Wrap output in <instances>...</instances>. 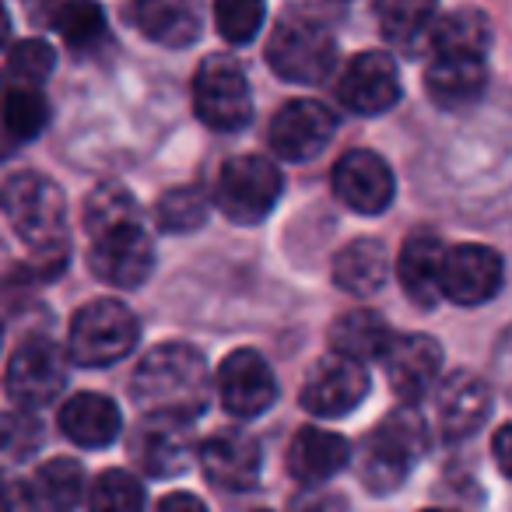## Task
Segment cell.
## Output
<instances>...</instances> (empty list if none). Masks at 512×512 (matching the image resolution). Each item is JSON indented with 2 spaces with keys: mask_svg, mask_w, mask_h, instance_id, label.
<instances>
[{
  "mask_svg": "<svg viewBox=\"0 0 512 512\" xmlns=\"http://www.w3.org/2000/svg\"><path fill=\"white\" fill-rule=\"evenodd\" d=\"M88 512H144V488L127 470H102L88 491Z\"/></svg>",
  "mask_w": 512,
  "mask_h": 512,
  "instance_id": "cell-33",
  "label": "cell"
},
{
  "mask_svg": "<svg viewBox=\"0 0 512 512\" xmlns=\"http://www.w3.org/2000/svg\"><path fill=\"white\" fill-rule=\"evenodd\" d=\"M428 512H446V509H428Z\"/></svg>",
  "mask_w": 512,
  "mask_h": 512,
  "instance_id": "cell-41",
  "label": "cell"
},
{
  "mask_svg": "<svg viewBox=\"0 0 512 512\" xmlns=\"http://www.w3.org/2000/svg\"><path fill=\"white\" fill-rule=\"evenodd\" d=\"M369 393V372L365 365L341 355H327L313 365L302 386V407L316 418H344Z\"/></svg>",
  "mask_w": 512,
  "mask_h": 512,
  "instance_id": "cell-14",
  "label": "cell"
},
{
  "mask_svg": "<svg viewBox=\"0 0 512 512\" xmlns=\"http://www.w3.org/2000/svg\"><path fill=\"white\" fill-rule=\"evenodd\" d=\"M57 71V53L43 39H22L8 50V88H36Z\"/></svg>",
  "mask_w": 512,
  "mask_h": 512,
  "instance_id": "cell-31",
  "label": "cell"
},
{
  "mask_svg": "<svg viewBox=\"0 0 512 512\" xmlns=\"http://www.w3.org/2000/svg\"><path fill=\"white\" fill-rule=\"evenodd\" d=\"M435 414H439L442 435H449V439H467V435H474L491 414L488 383L467 369L449 372L439 383V393H435Z\"/></svg>",
  "mask_w": 512,
  "mask_h": 512,
  "instance_id": "cell-18",
  "label": "cell"
},
{
  "mask_svg": "<svg viewBox=\"0 0 512 512\" xmlns=\"http://www.w3.org/2000/svg\"><path fill=\"white\" fill-rule=\"evenodd\" d=\"M334 193L358 214H379L393 204L397 179L376 151L351 148L334 165Z\"/></svg>",
  "mask_w": 512,
  "mask_h": 512,
  "instance_id": "cell-16",
  "label": "cell"
},
{
  "mask_svg": "<svg viewBox=\"0 0 512 512\" xmlns=\"http://www.w3.org/2000/svg\"><path fill=\"white\" fill-rule=\"evenodd\" d=\"M88 267L99 281L113 288H141L155 267V246L144 225L116 228L109 235L92 239L88 249Z\"/></svg>",
  "mask_w": 512,
  "mask_h": 512,
  "instance_id": "cell-11",
  "label": "cell"
},
{
  "mask_svg": "<svg viewBox=\"0 0 512 512\" xmlns=\"http://www.w3.org/2000/svg\"><path fill=\"white\" fill-rule=\"evenodd\" d=\"M32 502L43 512H71L81 502V491H85V470L71 456H57V460H46L43 467L32 477Z\"/></svg>",
  "mask_w": 512,
  "mask_h": 512,
  "instance_id": "cell-28",
  "label": "cell"
},
{
  "mask_svg": "<svg viewBox=\"0 0 512 512\" xmlns=\"http://www.w3.org/2000/svg\"><path fill=\"white\" fill-rule=\"evenodd\" d=\"M193 109L200 123L221 134L242 130L253 120V92H249L246 71L232 57H207L193 78Z\"/></svg>",
  "mask_w": 512,
  "mask_h": 512,
  "instance_id": "cell-6",
  "label": "cell"
},
{
  "mask_svg": "<svg viewBox=\"0 0 512 512\" xmlns=\"http://www.w3.org/2000/svg\"><path fill=\"white\" fill-rule=\"evenodd\" d=\"M337 46L327 25L313 18H288L274 29L267 43V64L278 78L295 81V85H316L334 71Z\"/></svg>",
  "mask_w": 512,
  "mask_h": 512,
  "instance_id": "cell-7",
  "label": "cell"
},
{
  "mask_svg": "<svg viewBox=\"0 0 512 512\" xmlns=\"http://www.w3.org/2000/svg\"><path fill=\"white\" fill-rule=\"evenodd\" d=\"M491 449H495L498 470H502L505 477H512V421H509V425L498 428V432H495V442H491Z\"/></svg>",
  "mask_w": 512,
  "mask_h": 512,
  "instance_id": "cell-37",
  "label": "cell"
},
{
  "mask_svg": "<svg viewBox=\"0 0 512 512\" xmlns=\"http://www.w3.org/2000/svg\"><path fill=\"white\" fill-rule=\"evenodd\" d=\"M50 120V102L36 88H8L4 95V130L11 141H32Z\"/></svg>",
  "mask_w": 512,
  "mask_h": 512,
  "instance_id": "cell-32",
  "label": "cell"
},
{
  "mask_svg": "<svg viewBox=\"0 0 512 512\" xmlns=\"http://www.w3.org/2000/svg\"><path fill=\"white\" fill-rule=\"evenodd\" d=\"M141 225V207H137L134 193L120 183H106L88 197L85 204V232L88 239H99L116 228Z\"/></svg>",
  "mask_w": 512,
  "mask_h": 512,
  "instance_id": "cell-30",
  "label": "cell"
},
{
  "mask_svg": "<svg viewBox=\"0 0 512 512\" xmlns=\"http://www.w3.org/2000/svg\"><path fill=\"white\" fill-rule=\"evenodd\" d=\"M60 432L85 449H102L120 435V407L102 393H74L60 407Z\"/></svg>",
  "mask_w": 512,
  "mask_h": 512,
  "instance_id": "cell-24",
  "label": "cell"
},
{
  "mask_svg": "<svg viewBox=\"0 0 512 512\" xmlns=\"http://www.w3.org/2000/svg\"><path fill=\"white\" fill-rule=\"evenodd\" d=\"M348 439L327 428L306 425L295 432L292 446H288V474L299 484H323L348 467Z\"/></svg>",
  "mask_w": 512,
  "mask_h": 512,
  "instance_id": "cell-21",
  "label": "cell"
},
{
  "mask_svg": "<svg viewBox=\"0 0 512 512\" xmlns=\"http://www.w3.org/2000/svg\"><path fill=\"white\" fill-rule=\"evenodd\" d=\"M428 99L442 109H467L484 95L488 67L477 57H432L425 71Z\"/></svg>",
  "mask_w": 512,
  "mask_h": 512,
  "instance_id": "cell-23",
  "label": "cell"
},
{
  "mask_svg": "<svg viewBox=\"0 0 512 512\" xmlns=\"http://www.w3.org/2000/svg\"><path fill=\"white\" fill-rule=\"evenodd\" d=\"M8 397L18 407H46L67 383V358L50 337H25L8 362Z\"/></svg>",
  "mask_w": 512,
  "mask_h": 512,
  "instance_id": "cell-8",
  "label": "cell"
},
{
  "mask_svg": "<svg viewBox=\"0 0 512 512\" xmlns=\"http://www.w3.org/2000/svg\"><path fill=\"white\" fill-rule=\"evenodd\" d=\"M137 407L144 418H176L193 421L207 411L211 400V376L204 355L190 344H155L130 379Z\"/></svg>",
  "mask_w": 512,
  "mask_h": 512,
  "instance_id": "cell-1",
  "label": "cell"
},
{
  "mask_svg": "<svg viewBox=\"0 0 512 512\" xmlns=\"http://www.w3.org/2000/svg\"><path fill=\"white\" fill-rule=\"evenodd\" d=\"M491 46V22L481 11H453L442 15L432 32V57H477L484 60Z\"/></svg>",
  "mask_w": 512,
  "mask_h": 512,
  "instance_id": "cell-27",
  "label": "cell"
},
{
  "mask_svg": "<svg viewBox=\"0 0 512 512\" xmlns=\"http://www.w3.org/2000/svg\"><path fill=\"white\" fill-rule=\"evenodd\" d=\"M155 512H207V505L197 495H190V491H172V495H165L158 502Z\"/></svg>",
  "mask_w": 512,
  "mask_h": 512,
  "instance_id": "cell-38",
  "label": "cell"
},
{
  "mask_svg": "<svg viewBox=\"0 0 512 512\" xmlns=\"http://www.w3.org/2000/svg\"><path fill=\"white\" fill-rule=\"evenodd\" d=\"M200 467L207 481L225 491H249L260 477V449L246 432H214L200 442Z\"/></svg>",
  "mask_w": 512,
  "mask_h": 512,
  "instance_id": "cell-19",
  "label": "cell"
},
{
  "mask_svg": "<svg viewBox=\"0 0 512 512\" xmlns=\"http://www.w3.org/2000/svg\"><path fill=\"white\" fill-rule=\"evenodd\" d=\"M4 214L32 253L67 246V204L57 183L39 172H15L4 183Z\"/></svg>",
  "mask_w": 512,
  "mask_h": 512,
  "instance_id": "cell-2",
  "label": "cell"
},
{
  "mask_svg": "<svg viewBox=\"0 0 512 512\" xmlns=\"http://www.w3.org/2000/svg\"><path fill=\"white\" fill-rule=\"evenodd\" d=\"M334 130L337 116L323 102L292 99L274 113L271 127H267V141H271L274 155L285 162H306L327 148Z\"/></svg>",
  "mask_w": 512,
  "mask_h": 512,
  "instance_id": "cell-9",
  "label": "cell"
},
{
  "mask_svg": "<svg viewBox=\"0 0 512 512\" xmlns=\"http://www.w3.org/2000/svg\"><path fill=\"white\" fill-rule=\"evenodd\" d=\"M390 281V253L379 239H355L334 256V285L355 299H369Z\"/></svg>",
  "mask_w": 512,
  "mask_h": 512,
  "instance_id": "cell-26",
  "label": "cell"
},
{
  "mask_svg": "<svg viewBox=\"0 0 512 512\" xmlns=\"http://www.w3.org/2000/svg\"><path fill=\"white\" fill-rule=\"evenodd\" d=\"M137 344V320L123 302L95 299L78 309L71 323V358L88 369H102L127 358Z\"/></svg>",
  "mask_w": 512,
  "mask_h": 512,
  "instance_id": "cell-5",
  "label": "cell"
},
{
  "mask_svg": "<svg viewBox=\"0 0 512 512\" xmlns=\"http://www.w3.org/2000/svg\"><path fill=\"white\" fill-rule=\"evenodd\" d=\"M428 432L425 421L404 407V411L390 414L386 421H379L372 428V435L365 439V456H362V484L376 495L400 488L404 477L414 470V463L425 456Z\"/></svg>",
  "mask_w": 512,
  "mask_h": 512,
  "instance_id": "cell-3",
  "label": "cell"
},
{
  "mask_svg": "<svg viewBox=\"0 0 512 512\" xmlns=\"http://www.w3.org/2000/svg\"><path fill=\"white\" fill-rule=\"evenodd\" d=\"M214 18H218L221 36H225L228 43L242 46L260 32L264 4H253V0H228V4H218V8H214Z\"/></svg>",
  "mask_w": 512,
  "mask_h": 512,
  "instance_id": "cell-36",
  "label": "cell"
},
{
  "mask_svg": "<svg viewBox=\"0 0 512 512\" xmlns=\"http://www.w3.org/2000/svg\"><path fill=\"white\" fill-rule=\"evenodd\" d=\"M207 193L200 186H176L162 193L155 204V218L162 232H193L207 221Z\"/></svg>",
  "mask_w": 512,
  "mask_h": 512,
  "instance_id": "cell-35",
  "label": "cell"
},
{
  "mask_svg": "<svg viewBox=\"0 0 512 512\" xmlns=\"http://www.w3.org/2000/svg\"><path fill=\"white\" fill-rule=\"evenodd\" d=\"M281 169L264 155H235L218 172V200L221 214L235 225H256L274 211L281 197Z\"/></svg>",
  "mask_w": 512,
  "mask_h": 512,
  "instance_id": "cell-4",
  "label": "cell"
},
{
  "mask_svg": "<svg viewBox=\"0 0 512 512\" xmlns=\"http://www.w3.org/2000/svg\"><path fill=\"white\" fill-rule=\"evenodd\" d=\"M376 15L379 25H383V36L407 53L421 50V46H432V32L442 18L439 8H432V4H404V0L379 4Z\"/></svg>",
  "mask_w": 512,
  "mask_h": 512,
  "instance_id": "cell-29",
  "label": "cell"
},
{
  "mask_svg": "<svg viewBox=\"0 0 512 512\" xmlns=\"http://www.w3.org/2000/svg\"><path fill=\"white\" fill-rule=\"evenodd\" d=\"M295 512H348V502L341 495H313L295 505Z\"/></svg>",
  "mask_w": 512,
  "mask_h": 512,
  "instance_id": "cell-39",
  "label": "cell"
},
{
  "mask_svg": "<svg viewBox=\"0 0 512 512\" xmlns=\"http://www.w3.org/2000/svg\"><path fill=\"white\" fill-rule=\"evenodd\" d=\"M50 25L71 50H92L106 36V15L99 4H60L50 11Z\"/></svg>",
  "mask_w": 512,
  "mask_h": 512,
  "instance_id": "cell-34",
  "label": "cell"
},
{
  "mask_svg": "<svg viewBox=\"0 0 512 512\" xmlns=\"http://www.w3.org/2000/svg\"><path fill=\"white\" fill-rule=\"evenodd\" d=\"M442 376V348L425 334H404L386 355V379L407 407L421 404Z\"/></svg>",
  "mask_w": 512,
  "mask_h": 512,
  "instance_id": "cell-17",
  "label": "cell"
},
{
  "mask_svg": "<svg viewBox=\"0 0 512 512\" xmlns=\"http://www.w3.org/2000/svg\"><path fill=\"white\" fill-rule=\"evenodd\" d=\"M32 491L25 484H11L8 488V512H32Z\"/></svg>",
  "mask_w": 512,
  "mask_h": 512,
  "instance_id": "cell-40",
  "label": "cell"
},
{
  "mask_svg": "<svg viewBox=\"0 0 512 512\" xmlns=\"http://www.w3.org/2000/svg\"><path fill=\"white\" fill-rule=\"evenodd\" d=\"M218 397L235 418H256L278 400V379L260 351L239 348L221 362Z\"/></svg>",
  "mask_w": 512,
  "mask_h": 512,
  "instance_id": "cell-12",
  "label": "cell"
},
{
  "mask_svg": "<svg viewBox=\"0 0 512 512\" xmlns=\"http://www.w3.org/2000/svg\"><path fill=\"white\" fill-rule=\"evenodd\" d=\"M197 435L190 421L144 418L130 435V456L148 477H179L197 456Z\"/></svg>",
  "mask_w": 512,
  "mask_h": 512,
  "instance_id": "cell-10",
  "label": "cell"
},
{
  "mask_svg": "<svg viewBox=\"0 0 512 512\" xmlns=\"http://www.w3.org/2000/svg\"><path fill=\"white\" fill-rule=\"evenodd\" d=\"M505 264L491 246L463 242L446 253V271H442V299L456 306H484L502 292Z\"/></svg>",
  "mask_w": 512,
  "mask_h": 512,
  "instance_id": "cell-13",
  "label": "cell"
},
{
  "mask_svg": "<svg viewBox=\"0 0 512 512\" xmlns=\"http://www.w3.org/2000/svg\"><path fill=\"white\" fill-rule=\"evenodd\" d=\"M127 18L158 46L183 50L200 39V11L186 0H141L130 4Z\"/></svg>",
  "mask_w": 512,
  "mask_h": 512,
  "instance_id": "cell-22",
  "label": "cell"
},
{
  "mask_svg": "<svg viewBox=\"0 0 512 512\" xmlns=\"http://www.w3.org/2000/svg\"><path fill=\"white\" fill-rule=\"evenodd\" d=\"M337 102L358 116H379L400 99V74L390 53H358L337 78Z\"/></svg>",
  "mask_w": 512,
  "mask_h": 512,
  "instance_id": "cell-15",
  "label": "cell"
},
{
  "mask_svg": "<svg viewBox=\"0 0 512 512\" xmlns=\"http://www.w3.org/2000/svg\"><path fill=\"white\" fill-rule=\"evenodd\" d=\"M446 253L435 232H414L404 239L397 253V278L404 295L421 309H432L442 299V271H446Z\"/></svg>",
  "mask_w": 512,
  "mask_h": 512,
  "instance_id": "cell-20",
  "label": "cell"
},
{
  "mask_svg": "<svg viewBox=\"0 0 512 512\" xmlns=\"http://www.w3.org/2000/svg\"><path fill=\"white\" fill-rule=\"evenodd\" d=\"M397 344L390 323L372 309H351V313L337 316L330 327V348L334 355L351 358V362L365 365L372 358H386L390 348Z\"/></svg>",
  "mask_w": 512,
  "mask_h": 512,
  "instance_id": "cell-25",
  "label": "cell"
}]
</instances>
